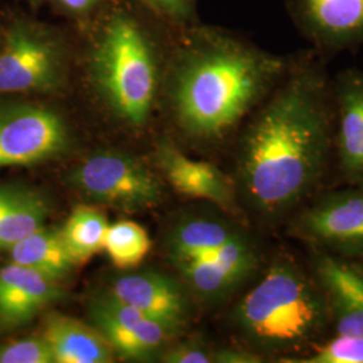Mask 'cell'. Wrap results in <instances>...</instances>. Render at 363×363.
I'll use <instances>...</instances> for the list:
<instances>
[{"instance_id":"8","label":"cell","mask_w":363,"mask_h":363,"mask_svg":"<svg viewBox=\"0 0 363 363\" xmlns=\"http://www.w3.org/2000/svg\"><path fill=\"white\" fill-rule=\"evenodd\" d=\"M70 186L91 201L128 211L157 205L162 183L138 159L118 152L91 156L69 174Z\"/></svg>"},{"instance_id":"29","label":"cell","mask_w":363,"mask_h":363,"mask_svg":"<svg viewBox=\"0 0 363 363\" xmlns=\"http://www.w3.org/2000/svg\"><path fill=\"white\" fill-rule=\"evenodd\" d=\"M28 1H38V0H28Z\"/></svg>"},{"instance_id":"11","label":"cell","mask_w":363,"mask_h":363,"mask_svg":"<svg viewBox=\"0 0 363 363\" xmlns=\"http://www.w3.org/2000/svg\"><path fill=\"white\" fill-rule=\"evenodd\" d=\"M89 315L93 327L123 359H147L175 335L111 294L91 300Z\"/></svg>"},{"instance_id":"27","label":"cell","mask_w":363,"mask_h":363,"mask_svg":"<svg viewBox=\"0 0 363 363\" xmlns=\"http://www.w3.org/2000/svg\"><path fill=\"white\" fill-rule=\"evenodd\" d=\"M354 264H355V267L363 273V257H358V259H351Z\"/></svg>"},{"instance_id":"3","label":"cell","mask_w":363,"mask_h":363,"mask_svg":"<svg viewBox=\"0 0 363 363\" xmlns=\"http://www.w3.org/2000/svg\"><path fill=\"white\" fill-rule=\"evenodd\" d=\"M229 319L240 346L264 362L298 363L333 334L322 288L306 259L288 247L271 253Z\"/></svg>"},{"instance_id":"24","label":"cell","mask_w":363,"mask_h":363,"mask_svg":"<svg viewBox=\"0 0 363 363\" xmlns=\"http://www.w3.org/2000/svg\"><path fill=\"white\" fill-rule=\"evenodd\" d=\"M157 13L177 23H186L194 16V0H144Z\"/></svg>"},{"instance_id":"4","label":"cell","mask_w":363,"mask_h":363,"mask_svg":"<svg viewBox=\"0 0 363 363\" xmlns=\"http://www.w3.org/2000/svg\"><path fill=\"white\" fill-rule=\"evenodd\" d=\"M91 74L113 113L132 125H143L156 94L155 52L128 13H115L105 23L91 52Z\"/></svg>"},{"instance_id":"23","label":"cell","mask_w":363,"mask_h":363,"mask_svg":"<svg viewBox=\"0 0 363 363\" xmlns=\"http://www.w3.org/2000/svg\"><path fill=\"white\" fill-rule=\"evenodd\" d=\"M214 350L202 340H189L181 343L164 354L163 362L210 363L214 362Z\"/></svg>"},{"instance_id":"6","label":"cell","mask_w":363,"mask_h":363,"mask_svg":"<svg viewBox=\"0 0 363 363\" xmlns=\"http://www.w3.org/2000/svg\"><path fill=\"white\" fill-rule=\"evenodd\" d=\"M283 233L306 249L363 257V184L327 187L286 222Z\"/></svg>"},{"instance_id":"18","label":"cell","mask_w":363,"mask_h":363,"mask_svg":"<svg viewBox=\"0 0 363 363\" xmlns=\"http://www.w3.org/2000/svg\"><path fill=\"white\" fill-rule=\"evenodd\" d=\"M13 262L31 268L55 281L73 271L77 262L66 247L61 228L42 226L9 249Z\"/></svg>"},{"instance_id":"20","label":"cell","mask_w":363,"mask_h":363,"mask_svg":"<svg viewBox=\"0 0 363 363\" xmlns=\"http://www.w3.org/2000/svg\"><path fill=\"white\" fill-rule=\"evenodd\" d=\"M151 240L143 226L132 220H120L109 225L103 249L118 269L138 267L148 255Z\"/></svg>"},{"instance_id":"17","label":"cell","mask_w":363,"mask_h":363,"mask_svg":"<svg viewBox=\"0 0 363 363\" xmlns=\"http://www.w3.org/2000/svg\"><path fill=\"white\" fill-rule=\"evenodd\" d=\"M49 205L35 190L0 186V249L9 250L22 238L46 225Z\"/></svg>"},{"instance_id":"10","label":"cell","mask_w":363,"mask_h":363,"mask_svg":"<svg viewBox=\"0 0 363 363\" xmlns=\"http://www.w3.org/2000/svg\"><path fill=\"white\" fill-rule=\"evenodd\" d=\"M335 130L331 186L363 184V70L333 76Z\"/></svg>"},{"instance_id":"13","label":"cell","mask_w":363,"mask_h":363,"mask_svg":"<svg viewBox=\"0 0 363 363\" xmlns=\"http://www.w3.org/2000/svg\"><path fill=\"white\" fill-rule=\"evenodd\" d=\"M159 163L169 184L179 194L205 201L235 218H244L233 178L208 160L189 157L171 144L159 150Z\"/></svg>"},{"instance_id":"28","label":"cell","mask_w":363,"mask_h":363,"mask_svg":"<svg viewBox=\"0 0 363 363\" xmlns=\"http://www.w3.org/2000/svg\"><path fill=\"white\" fill-rule=\"evenodd\" d=\"M1 31H3V30H1V28H0V38H1Z\"/></svg>"},{"instance_id":"12","label":"cell","mask_w":363,"mask_h":363,"mask_svg":"<svg viewBox=\"0 0 363 363\" xmlns=\"http://www.w3.org/2000/svg\"><path fill=\"white\" fill-rule=\"evenodd\" d=\"M306 262L322 288L331 335H363V273L350 259L307 247Z\"/></svg>"},{"instance_id":"25","label":"cell","mask_w":363,"mask_h":363,"mask_svg":"<svg viewBox=\"0 0 363 363\" xmlns=\"http://www.w3.org/2000/svg\"><path fill=\"white\" fill-rule=\"evenodd\" d=\"M214 362L218 363H261L262 358L253 351L247 350L245 347L235 346H225L216 347L214 350Z\"/></svg>"},{"instance_id":"19","label":"cell","mask_w":363,"mask_h":363,"mask_svg":"<svg viewBox=\"0 0 363 363\" xmlns=\"http://www.w3.org/2000/svg\"><path fill=\"white\" fill-rule=\"evenodd\" d=\"M108 226L104 214L96 208L78 206L73 210L61 228V234L77 264L88 261L103 249Z\"/></svg>"},{"instance_id":"16","label":"cell","mask_w":363,"mask_h":363,"mask_svg":"<svg viewBox=\"0 0 363 363\" xmlns=\"http://www.w3.org/2000/svg\"><path fill=\"white\" fill-rule=\"evenodd\" d=\"M42 337L52 350L54 363L113 361V350L94 327L61 313H52L46 318Z\"/></svg>"},{"instance_id":"26","label":"cell","mask_w":363,"mask_h":363,"mask_svg":"<svg viewBox=\"0 0 363 363\" xmlns=\"http://www.w3.org/2000/svg\"><path fill=\"white\" fill-rule=\"evenodd\" d=\"M55 4L72 15H85L91 11L100 0H54Z\"/></svg>"},{"instance_id":"14","label":"cell","mask_w":363,"mask_h":363,"mask_svg":"<svg viewBox=\"0 0 363 363\" xmlns=\"http://www.w3.org/2000/svg\"><path fill=\"white\" fill-rule=\"evenodd\" d=\"M145 318L167 327L175 335L189 325L190 303L184 288L162 273L123 274L109 292Z\"/></svg>"},{"instance_id":"1","label":"cell","mask_w":363,"mask_h":363,"mask_svg":"<svg viewBox=\"0 0 363 363\" xmlns=\"http://www.w3.org/2000/svg\"><path fill=\"white\" fill-rule=\"evenodd\" d=\"M327 64L310 48L289 54L284 76L240 132L238 199L271 230H283L331 187L335 108Z\"/></svg>"},{"instance_id":"22","label":"cell","mask_w":363,"mask_h":363,"mask_svg":"<svg viewBox=\"0 0 363 363\" xmlns=\"http://www.w3.org/2000/svg\"><path fill=\"white\" fill-rule=\"evenodd\" d=\"M0 363H54L45 337H28L0 345Z\"/></svg>"},{"instance_id":"15","label":"cell","mask_w":363,"mask_h":363,"mask_svg":"<svg viewBox=\"0 0 363 363\" xmlns=\"http://www.w3.org/2000/svg\"><path fill=\"white\" fill-rule=\"evenodd\" d=\"M58 281L21 264L0 267V322L19 325L65 298Z\"/></svg>"},{"instance_id":"21","label":"cell","mask_w":363,"mask_h":363,"mask_svg":"<svg viewBox=\"0 0 363 363\" xmlns=\"http://www.w3.org/2000/svg\"><path fill=\"white\" fill-rule=\"evenodd\" d=\"M298 363H363V335H330Z\"/></svg>"},{"instance_id":"7","label":"cell","mask_w":363,"mask_h":363,"mask_svg":"<svg viewBox=\"0 0 363 363\" xmlns=\"http://www.w3.org/2000/svg\"><path fill=\"white\" fill-rule=\"evenodd\" d=\"M69 145L65 120L50 106L0 101V169L38 164L62 155Z\"/></svg>"},{"instance_id":"2","label":"cell","mask_w":363,"mask_h":363,"mask_svg":"<svg viewBox=\"0 0 363 363\" xmlns=\"http://www.w3.org/2000/svg\"><path fill=\"white\" fill-rule=\"evenodd\" d=\"M288 55L220 30H198L172 82L177 121L195 143L216 147L241 128L284 76Z\"/></svg>"},{"instance_id":"9","label":"cell","mask_w":363,"mask_h":363,"mask_svg":"<svg viewBox=\"0 0 363 363\" xmlns=\"http://www.w3.org/2000/svg\"><path fill=\"white\" fill-rule=\"evenodd\" d=\"M286 10L298 35L327 62L363 48V0H286Z\"/></svg>"},{"instance_id":"5","label":"cell","mask_w":363,"mask_h":363,"mask_svg":"<svg viewBox=\"0 0 363 363\" xmlns=\"http://www.w3.org/2000/svg\"><path fill=\"white\" fill-rule=\"evenodd\" d=\"M65 76V49L55 31L15 19L0 38V96L55 91Z\"/></svg>"}]
</instances>
